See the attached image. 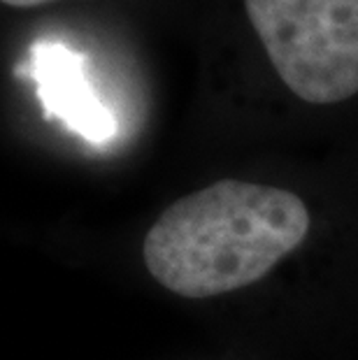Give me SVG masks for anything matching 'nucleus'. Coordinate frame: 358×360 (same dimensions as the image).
<instances>
[{
  "label": "nucleus",
  "mask_w": 358,
  "mask_h": 360,
  "mask_svg": "<svg viewBox=\"0 0 358 360\" xmlns=\"http://www.w3.org/2000/svg\"><path fill=\"white\" fill-rule=\"evenodd\" d=\"M307 231V207L291 191L224 179L167 207L142 256L161 286L200 300L265 277Z\"/></svg>",
  "instance_id": "nucleus-1"
},
{
  "label": "nucleus",
  "mask_w": 358,
  "mask_h": 360,
  "mask_svg": "<svg viewBox=\"0 0 358 360\" xmlns=\"http://www.w3.org/2000/svg\"><path fill=\"white\" fill-rule=\"evenodd\" d=\"M281 82L314 105L358 94V0H245Z\"/></svg>",
  "instance_id": "nucleus-2"
},
{
  "label": "nucleus",
  "mask_w": 358,
  "mask_h": 360,
  "mask_svg": "<svg viewBox=\"0 0 358 360\" xmlns=\"http://www.w3.org/2000/svg\"><path fill=\"white\" fill-rule=\"evenodd\" d=\"M87 65L89 58L84 53L54 40H37L14 72L35 82L44 119L60 121L91 144H108L117 137L119 124L91 86Z\"/></svg>",
  "instance_id": "nucleus-3"
},
{
  "label": "nucleus",
  "mask_w": 358,
  "mask_h": 360,
  "mask_svg": "<svg viewBox=\"0 0 358 360\" xmlns=\"http://www.w3.org/2000/svg\"><path fill=\"white\" fill-rule=\"evenodd\" d=\"M3 3L10 5V7H35V5L51 3V0H3Z\"/></svg>",
  "instance_id": "nucleus-4"
}]
</instances>
